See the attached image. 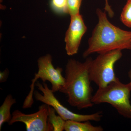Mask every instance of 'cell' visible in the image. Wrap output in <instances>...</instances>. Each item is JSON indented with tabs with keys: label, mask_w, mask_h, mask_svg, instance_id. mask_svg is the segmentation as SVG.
I'll use <instances>...</instances> for the list:
<instances>
[{
	"label": "cell",
	"mask_w": 131,
	"mask_h": 131,
	"mask_svg": "<svg viewBox=\"0 0 131 131\" xmlns=\"http://www.w3.org/2000/svg\"><path fill=\"white\" fill-rule=\"evenodd\" d=\"M93 58L87 57L84 62L69 59L66 66L65 83L59 92L66 94L69 104L78 110L92 107L93 90L89 69Z\"/></svg>",
	"instance_id": "cell-1"
},
{
	"label": "cell",
	"mask_w": 131,
	"mask_h": 131,
	"mask_svg": "<svg viewBox=\"0 0 131 131\" xmlns=\"http://www.w3.org/2000/svg\"><path fill=\"white\" fill-rule=\"evenodd\" d=\"M98 22L88 40V46L83 54L86 58L94 53L98 54L114 50H131V31L124 30L108 20L105 11H96Z\"/></svg>",
	"instance_id": "cell-2"
},
{
	"label": "cell",
	"mask_w": 131,
	"mask_h": 131,
	"mask_svg": "<svg viewBox=\"0 0 131 131\" xmlns=\"http://www.w3.org/2000/svg\"><path fill=\"white\" fill-rule=\"evenodd\" d=\"M131 91L130 84L122 83L118 78L106 86L99 88L93 95L92 102L97 105L102 103L110 104L120 115L131 119Z\"/></svg>",
	"instance_id": "cell-3"
},
{
	"label": "cell",
	"mask_w": 131,
	"mask_h": 131,
	"mask_svg": "<svg viewBox=\"0 0 131 131\" xmlns=\"http://www.w3.org/2000/svg\"><path fill=\"white\" fill-rule=\"evenodd\" d=\"M38 73L35 74L34 78L32 80L30 90L26 97L22 108L24 109L31 107L34 102L33 96L35 83L40 78L43 83L48 81L51 84V90L54 93L59 91L65 83V78L63 76L62 68H54L52 63L51 55L47 54L40 57L38 60Z\"/></svg>",
	"instance_id": "cell-4"
},
{
	"label": "cell",
	"mask_w": 131,
	"mask_h": 131,
	"mask_svg": "<svg viewBox=\"0 0 131 131\" xmlns=\"http://www.w3.org/2000/svg\"><path fill=\"white\" fill-rule=\"evenodd\" d=\"M122 50H114L99 54L91 61L89 69L90 78L99 88L106 86L116 81L114 66L122 58Z\"/></svg>",
	"instance_id": "cell-5"
},
{
	"label": "cell",
	"mask_w": 131,
	"mask_h": 131,
	"mask_svg": "<svg viewBox=\"0 0 131 131\" xmlns=\"http://www.w3.org/2000/svg\"><path fill=\"white\" fill-rule=\"evenodd\" d=\"M35 86L42 93L36 90L34 91V96L35 100L53 107L58 115L65 121L71 120L80 122H99L103 117L102 112L90 114H80L73 112L61 104L54 95V92L49 88L46 83H43L42 84L39 82L37 81Z\"/></svg>",
	"instance_id": "cell-6"
},
{
	"label": "cell",
	"mask_w": 131,
	"mask_h": 131,
	"mask_svg": "<svg viewBox=\"0 0 131 131\" xmlns=\"http://www.w3.org/2000/svg\"><path fill=\"white\" fill-rule=\"evenodd\" d=\"M48 105L43 104L40 106L38 112L31 114H26L18 110L12 113L9 125L17 122L25 125L27 131H53V127L48 121Z\"/></svg>",
	"instance_id": "cell-7"
},
{
	"label": "cell",
	"mask_w": 131,
	"mask_h": 131,
	"mask_svg": "<svg viewBox=\"0 0 131 131\" xmlns=\"http://www.w3.org/2000/svg\"><path fill=\"white\" fill-rule=\"evenodd\" d=\"M87 30L81 15L78 14L70 16V22L66 33L65 50L68 56L77 54L82 38Z\"/></svg>",
	"instance_id": "cell-8"
},
{
	"label": "cell",
	"mask_w": 131,
	"mask_h": 131,
	"mask_svg": "<svg viewBox=\"0 0 131 131\" xmlns=\"http://www.w3.org/2000/svg\"><path fill=\"white\" fill-rule=\"evenodd\" d=\"M90 121L80 122L74 121H66L64 130L66 131H103L102 127L94 126Z\"/></svg>",
	"instance_id": "cell-9"
},
{
	"label": "cell",
	"mask_w": 131,
	"mask_h": 131,
	"mask_svg": "<svg viewBox=\"0 0 131 131\" xmlns=\"http://www.w3.org/2000/svg\"><path fill=\"white\" fill-rule=\"evenodd\" d=\"M16 103V100L11 94L5 98L2 105L0 107V131L4 123H8L12 119V115L10 110L12 106Z\"/></svg>",
	"instance_id": "cell-10"
},
{
	"label": "cell",
	"mask_w": 131,
	"mask_h": 131,
	"mask_svg": "<svg viewBox=\"0 0 131 131\" xmlns=\"http://www.w3.org/2000/svg\"><path fill=\"white\" fill-rule=\"evenodd\" d=\"M56 112L53 107L48 105V122L53 127V131H63L66 121L59 115H56Z\"/></svg>",
	"instance_id": "cell-11"
},
{
	"label": "cell",
	"mask_w": 131,
	"mask_h": 131,
	"mask_svg": "<svg viewBox=\"0 0 131 131\" xmlns=\"http://www.w3.org/2000/svg\"><path fill=\"white\" fill-rule=\"evenodd\" d=\"M121 22L124 25L131 28V0H127L120 16Z\"/></svg>",
	"instance_id": "cell-12"
},
{
	"label": "cell",
	"mask_w": 131,
	"mask_h": 131,
	"mask_svg": "<svg viewBox=\"0 0 131 131\" xmlns=\"http://www.w3.org/2000/svg\"><path fill=\"white\" fill-rule=\"evenodd\" d=\"M51 6L52 9L58 13L68 14L67 0H51Z\"/></svg>",
	"instance_id": "cell-13"
},
{
	"label": "cell",
	"mask_w": 131,
	"mask_h": 131,
	"mask_svg": "<svg viewBox=\"0 0 131 131\" xmlns=\"http://www.w3.org/2000/svg\"><path fill=\"white\" fill-rule=\"evenodd\" d=\"M82 0H67L68 14L70 16L80 13V8Z\"/></svg>",
	"instance_id": "cell-14"
},
{
	"label": "cell",
	"mask_w": 131,
	"mask_h": 131,
	"mask_svg": "<svg viewBox=\"0 0 131 131\" xmlns=\"http://www.w3.org/2000/svg\"><path fill=\"white\" fill-rule=\"evenodd\" d=\"M105 11L106 13L107 14L109 17L112 18L114 15V12H113L111 6L109 5L108 2V0H105Z\"/></svg>",
	"instance_id": "cell-15"
},
{
	"label": "cell",
	"mask_w": 131,
	"mask_h": 131,
	"mask_svg": "<svg viewBox=\"0 0 131 131\" xmlns=\"http://www.w3.org/2000/svg\"><path fill=\"white\" fill-rule=\"evenodd\" d=\"M9 74V71L8 69H6L3 71L0 72V82H5L6 81Z\"/></svg>",
	"instance_id": "cell-16"
},
{
	"label": "cell",
	"mask_w": 131,
	"mask_h": 131,
	"mask_svg": "<svg viewBox=\"0 0 131 131\" xmlns=\"http://www.w3.org/2000/svg\"><path fill=\"white\" fill-rule=\"evenodd\" d=\"M128 76H129V79H130V82L129 83L130 84V85L131 87V68L130 70H129V72H128Z\"/></svg>",
	"instance_id": "cell-17"
}]
</instances>
